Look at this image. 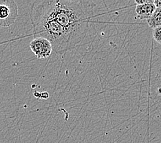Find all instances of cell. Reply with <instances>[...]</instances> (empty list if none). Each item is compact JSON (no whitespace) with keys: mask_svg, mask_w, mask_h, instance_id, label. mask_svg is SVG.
Returning a JSON list of instances; mask_svg holds the SVG:
<instances>
[{"mask_svg":"<svg viewBox=\"0 0 161 143\" xmlns=\"http://www.w3.org/2000/svg\"><path fill=\"white\" fill-rule=\"evenodd\" d=\"M39 2L63 26L76 46L86 37L94 16L95 4L93 2L47 0Z\"/></svg>","mask_w":161,"mask_h":143,"instance_id":"1","label":"cell"},{"mask_svg":"<svg viewBox=\"0 0 161 143\" xmlns=\"http://www.w3.org/2000/svg\"><path fill=\"white\" fill-rule=\"evenodd\" d=\"M31 19L35 37L41 36L48 40L55 53L63 55L76 47L63 26L42 8L39 2H34L32 6Z\"/></svg>","mask_w":161,"mask_h":143,"instance_id":"2","label":"cell"},{"mask_svg":"<svg viewBox=\"0 0 161 143\" xmlns=\"http://www.w3.org/2000/svg\"><path fill=\"white\" fill-rule=\"evenodd\" d=\"M18 16V7L13 0H0V26L9 27Z\"/></svg>","mask_w":161,"mask_h":143,"instance_id":"3","label":"cell"},{"mask_svg":"<svg viewBox=\"0 0 161 143\" xmlns=\"http://www.w3.org/2000/svg\"><path fill=\"white\" fill-rule=\"evenodd\" d=\"M30 48L39 59L49 57L53 52V46L48 40L36 36L30 43Z\"/></svg>","mask_w":161,"mask_h":143,"instance_id":"4","label":"cell"},{"mask_svg":"<svg viewBox=\"0 0 161 143\" xmlns=\"http://www.w3.org/2000/svg\"><path fill=\"white\" fill-rule=\"evenodd\" d=\"M156 9V8L153 3H146L143 5H136L135 11H136L138 17L141 20H147L152 17Z\"/></svg>","mask_w":161,"mask_h":143,"instance_id":"5","label":"cell"},{"mask_svg":"<svg viewBox=\"0 0 161 143\" xmlns=\"http://www.w3.org/2000/svg\"><path fill=\"white\" fill-rule=\"evenodd\" d=\"M149 28L154 29L161 26V8H156L152 17L147 20Z\"/></svg>","mask_w":161,"mask_h":143,"instance_id":"6","label":"cell"},{"mask_svg":"<svg viewBox=\"0 0 161 143\" xmlns=\"http://www.w3.org/2000/svg\"><path fill=\"white\" fill-rule=\"evenodd\" d=\"M153 36L156 42L161 44V26L153 29Z\"/></svg>","mask_w":161,"mask_h":143,"instance_id":"7","label":"cell"},{"mask_svg":"<svg viewBox=\"0 0 161 143\" xmlns=\"http://www.w3.org/2000/svg\"><path fill=\"white\" fill-rule=\"evenodd\" d=\"M134 3L136 5H143L146 3H153V0H135Z\"/></svg>","mask_w":161,"mask_h":143,"instance_id":"8","label":"cell"},{"mask_svg":"<svg viewBox=\"0 0 161 143\" xmlns=\"http://www.w3.org/2000/svg\"><path fill=\"white\" fill-rule=\"evenodd\" d=\"M153 4L156 8H161V0H153Z\"/></svg>","mask_w":161,"mask_h":143,"instance_id":"9","label":"cell"}]
</instances>
